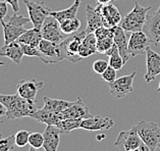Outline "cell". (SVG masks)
<instances>
[{
  "label": "cell",
  "instance_id": "36",
  "mask_svg": "<svg viewBox=\"0 0 160 151\" xmlns=\"http://www.w3.org/2000/svg\"><path fill=\"white\" fill-rule=\"evenodd\" d=\"M7 11H8V8H7L6 1L0 0V21L4 20V18L7 15Z\"/></svg>",
  "mask_w": 160,
  "mask_h": 151
},
{
  "label": "cell",
  "instance_id": "42",
  "mask_svg": "<svg viewBox=\"0 0 160 151\" xmlns=\"http://www.w3.org/2000/svg\"><path fill=\"white\" fill-rule=\"evenodd\" d=\"M0 65H4V63H3V61H0Z\"/></svg>",
  "mask_w": 160,
  "mask_h": 151
},
{
  "label": "cell",
  "instance_id": "31",
  "mask_svg": "<svg viewBox=\"0 0 160 151\" xmlns=\"http://www.w3.org/2000/svg\"><path fill=\"white\" fill-rule=\"evenodd\" d=\"M30 134L28 131L22 130L18 131L17 134L14 135V140H15V145L18 147H25L29 143V138Z\"/></svg>",
  "mask_w": 160,
  "mask_h": 151
},
{
  "label": "cell",
  "instance_id": "13",
  "mask_svg": "<svg viewBox=\"0 0 160 151\" xmlns=\"http://www.w3.org/2000/svg\"><path fill=\"white\" fill-rule=\"evenodd\" d=\"M44 86L42 81L37 80H22L18 85V94L26 99L35 101L38 91Z\"/></svg>",
  "mask_w": 160,
  "mask_h": 151
},
{
  "label": "cell",
  "instance_id": "46",
  "mask_svg": "<svg viewBox=\"0 0 160 151\" xmlns=\"http://www.w3.org/2000/svg\"><path fill=\"white\" fill-rule=\"evenodd\" d=\"M158 148H159V149H160V144H159V146H158Z\"/></svg>",
  "mask_w": 160,
  "mask_h": 151
},
{
  "label": "cell",
  "instance_id": "8",
  "mask_svg": "<svg viewBox=\"0 0 160 151\" xmlns=\"http://www.w3.org/2000/svg\"><path fill=\"white\" fill-rule=\"evenodd\" d=\"M137 75V72H132L130 75L120 77V78L116 79L114 82L107 83L109 90H110V94L113 97L120 99L123 98L128 94V93L132 92L134 87H132V83H134V79Z\"/></svg>",
  "mask_w": 160,
  "mask_h": 151
},
{
  "label": "cell",
  "instance_id": "27",
  "mask_svg": "<svg viewBox=\"0 0 160 151\" xmlns=\"http://www.w3.org/2000/svg\"><path fill=\"white\" fill-rule=\"evenodd\" d=\"M82 118H65L56 126L61 131V134H69V132L76 129H81Z\"/></svg>",
  "mask_w": 160,
  "mask_h": 151
},
{
  "label": "cell",
  "instance_id": "12",
  "mask_svg": "<svg viewBox=\"0 0 160 151\" xmlns=\"http://www.w3.org/2000/svg\"><path fill=\"white\" fill-rule=\"evenodd\" d=\"M113 125H114V122L110 118L102 117V115H92L82 121L81 129L89 132L106 131L112 128Z\"/></svg>",
  "mask_w": 160,
  "mask_h": 151
},
{
  "label": "cell",
  "instance_id": "1",
  "mask_svg": "<svg viewBox=\"0 0 160 151\" xmlns=\"http://www.w3.org/2000/svg\"><path fill=\"white\" fill-rule=\"evenodd\" d=\"M0 101L6 107V118L8 119L33 118L38 110L35 101L22 97L18 93L12 95L0 94Z\"/></svg>",
  "mask_w": 160,
  "mask_h": 151
},
{
  "label": "cell",
  "instance_id": "45",
  "mask_svg": "<svg viewBox=\"0 0 160 151\" xmlns=\"http://www.w3.org/2000/svg\"><path fill=\"white\" fill-rule=\"evenodd\" d=\"M0 139H2V135H1V132H0Z\"/></svg>",
  "mask_w": 160,
  "mask_h": 151
},
{
  "label": "cell",
  "instance_id": "6",
  "mask_svg": "<svg viewBox=\"0 0 160 151\" xmlns=\"http://www.w3.org/2000/svg\"><path fill=\"white\" fill-rule=\"evenodd\" d=\"M29 13V18L34 28L42 29V26L44 24L46 18L50 15L51 9L41 1H32V0H24Z\"/></svg>",
  "mask_w": 160,
  "mask_h": 151
},
{
  "label": "cell",
  "instance_id": "9",
  "mask_svg": "<svg viewBox=\"0 0 160 151\" xmlns=\"http://www.w3.org/2000/svg\"><path fill=\"white\" fill-rule=\"evenodd\" d=\"M143 143L140 138L138 132L134 127L128 131H122L118 134L114 142V146L118 147L120 151H130L132 149H138Z\"/></svg>",
  "mask_w": 160,
  "mask_h": 151
},
{
  "label": "cell",
  "instance_id": "43",
  "mask_svg": "<svg viewBox=\"0 0 160 151\" xmlns=\"http://www.w3.org/2000/svg\"><path fill=\"white\" fill-rule=\"evenodd\" d=\"M130 151H140V150H139V148H138V149H132V150H130Z\"/></svg>",
  "mask_w": 160,
  "mask_h": 151
},
{
  "label": "cell",
  "instance_id": "2",
  "mask_svg": "<svg viewBox=\"0 0 160 151\" xmlns=\"http://www.w3.org/2000/svg\"><path fill=\"white\" fill-rule=\"evenodd\" d=\"M86 30L82 32H76L73 34L68 35L65 39L58 44L60 53V59H68L72 63H76L78 61L82 60L83 58L79 55V49L80 46L83 42L84 38L87 36Z\"/></svg>",
  "mask_w": 160,
  "mask_h": 151
},
{
  "label": "cell",
  "instance_id": "16",
  "mask_svg": "<svg viewBox=\"0 0 160 151\" xmlns=\"http://www.w3.org/2000/svg\"><path fill=\"white\" fill-rule=\"evenodd\" d=\"M101 13L103 18V26L106 28H114L118 26L122 22V18L119 10L114 4H101Z\"/></svg>",
  "mask_w": 160,
  "mask_h": 151
},
{
  "label": "cell",
  "instance_id": "4",
  "mask_svg": "<svg viewBox=\"0 0 160 151\" xmlns=\"http://www.w3.org/2000/svg\"><path fill=\"white\" fill-rule=\"evenodd\" d=\"M29 22H31L30 18H25L24 15L18 14V13H14L12 15H10L7 23H5L4 20L0 21V24L3 28L4 44L18 41V38L27 31L24 26Z\"/></svg>",
  "mask_w": 160,
  "mask_h": 151
},
{
  "label": "cell",
  "instance_id": "22",
  "mask_svg": "<svg viewBox=\"0 0 160 151\" xmlns=\"http://www.w3.org/2000/svg\"><path fill=\"white\" fill-rule=\"evenodd\" d=\"M35 121H37L39 123H46V125H50V126H57L62 119V117L59 113H56V112L53 111H49L47 109H44V108H41V109H38L35 114L33 115V118Z\"/></svg>",
  "mask_w": 160,
  "mask_h": 151
},
{
  "label": "cell",
  "instance_id": "29",
  "mask_svg": "<svg viewBox=\"0 0 160 151\" xmlns=\"http://www.w3.org/2000/svg\"><path fill=\"white\" fill-rule=\"evenodd\" d=\"M114 44V37H106L102 39H97V51L101 54H106V52Z\"/></svg>",
  "mask_w": 160,
  "mask_h": 151
},
{
  "label": "cell",
  "instance_id": "10",
  "mask_svg": "<svg viewBox=\"0 0 160 151\" xmlns=\"http://www.w3.org/2000/svg\"><path fill=\"white\" fill-rule=\"evenodd\" d=\"M151 44L149 36L143 31L132 32L128 40V54L131 57L143 55L147 51V48Z\"/></svg>",
  "mask_w": 160,
  "mask_h": 151
},
{
  "label": "cell",
  "instance_id": "3",
  "mask_svg": "<svg viewBox=\"0 0 160 151\" xmlns=\"http://www.w3.org/2000/svg\"><path fill=\"white\" fill-rule=\"evenodd\" d=\"M152 9L151 6L143 7L139 3H135V6L130 13L124 15L118 26L126 31V32H139L142 31L144 26L146 25L148 13Z\"/></svg>",
  "mask_w": 160,
  "mask_h": 151
},
{
  "label": "cell",
  "instance_id": "23",
  "mask_svg": "<svg viewBox=\"0 0 160 151\" xmlns=\"http://www.w3.org/2000/svg\"><path fill=\"white\" fill-rule=\"evenodd\" d=\"M97 51V39L94 33L87 34V36L84 38L83 42L80 46L79 49V55L82 58H86L95 54Z\"/></svg>",
  "mask_w": 160,
  "mask_h": 151
},
{
  "label": "cell",
  "instance_id": "34",
  "mask_svg": "<svg viewBox=\"0 0 160 151\" xmlns=\"http://www.w3.org/2000/svg\"><path fill=\"white\" fill-rule=\"evenodd\" d=\"M116 69L113 68L112 67H109L105 69V72L101 75V77H102V79L104 81H106L107 83H112L114 82V81L116 80Z\"/></svg>",
  "mask_w": 160,
  "mask_h": 151
},
{
  "label": "cell",
  "instance_id": "15",
  "mask_svg": "<svg viewBox=\"0 0 160 151\" xmlns=\"http://www.w3.org/2000/svg\"><path fill=\"white\" fill-rule=\"evenodd\" d=\"M61 117L63 119L65 118H88L92 117V114L90 113L88 107L85 105L83 100L81 97H78L76 101H73L68 108H66L65 110L60 112Z\"/></svg>",
  "mask_w": 160,
  "mask_h": 151
},
{
  "label": "cell",
  "instance_id": "37",
  "mask_svg": "<svg viewBox=\"0 0 160 151\" xmlns=\"http://www.w3.org/2000/svg\"><path fill=\"white\" fill-rule=\"evenodd\" d=\"M7 4H9L11 7H12V9L14 13H18L19 10V4H18V0H5Z\"/></svg>",
  "mask_w": 160,
  "mask_h": 151
},
{
  "label": "cell",
  "instance_id": "20",
  "mask_svg": "<svg viewBox=\"0 0 160 151\" xmlns=\"http://www.w3.org/2000/svg\"><path fill=\"white\" fill-rule=\"evenodd\" d=\"M0 56L7 57L17 65H21L22 58L24 56L21 43H18V41H13L8 44H4L0 49Z\"/></svg>",
  "mask_w": 160,
  "mask_h": 151
},
{
  "label": "cell",
  "instance_id": "39",
  "mask_svg": "<svg viewBox=\"0 0 160 151\" xmlns=\"http://www.w3.org/2000/svg\"><path fill=\"white\" fill-rule=\"evenodd\" d=\"M97 1L99 2V4H103V5H105V4H109L112 0H97Z\"/></svg>",
  "mask_w": 160,
  "mask_h": 151
},
{
  "label": "cell",
  "instance_id": "11",
  "mask_svg": "<svg viewBox=\"0 0 160 151\" xmlns=\"http://www.w3.org/2000/svg\"><path fill=\"white\" fill-rule=\"evenodd\" d=\"M38 48L41 52L40 59L44 63L51 64V63H56L58 61H61L58 44L49 40L42 39L40 44L38 46Z\"/></svg>",
  "mask_w": 160,
  "mask_h": 151
},
{
  "label": "cell",
  "instance_id": "35",
  "mask_svg": "<svg viewBox=\"0 0 160 151\" xmlns=\"http://www.w3.org/2000/svg\"><path fill=\"white\" fill-rule=\"evenodd\" d=\"M108 67H109V63L103 59H98L93 63V69H94L95 73H99V75H102Z\"/></svg>",
  "mask_w": 160,
  "mask_h": 151
},
{
  "label": "cell",
  "instance_id": "38",
  "mask_svg": "<svg viewBox=\"0 0 160 151\" xmlns=\"http://www.w3.org/2000/svg\"><path fill=\"white\" fill-rule=\"evenodd\" d=\"M4 115H6V107L4 106V104L0 101V118L4 117Z\"/></svg>",
  "mask_w": 160,
  "mask_h": 151
},
{
  "label": "cell",
  "instance_id": "26",
  "mask_svg": "<svg viewBox=\"0 0 160 151\" xmlns=\"http://www.w3.org/2000/svg\"><path fill=\"white\" fill-rule=\"evenodd\" d=\"M81 5V0H75V2L72 3V6H69L68 8L59 10V11H50V15H52L53 18H55L56 20L61 23L65 20H69V18H77L78 10L80 8Z\"/></svg>",
  "mask_w": 160,
  "mask_h": 151
},
{
  "label": "cell",
  "instance_id": "14",
  "mask_svg": "<svg viewBox=\"0 0 160 151\" xmlns=\"http://www.w3.org/2000/svg\"><path fill=\"white\" fill-rule=\"evenodd\" d=\"M146 63L147 72L145 75V81L147 83H150L154 81L158 75H160V54L152 50L150 46L146 51Z\"/></svg>",
  "mask_w": 160,
  "mask_h": 151
},
{
  "label": "cell",
  "instance_id": "33",
  "mask_svg": "<svg viewBox=\"0 0 160 151\" xmlns=\"http://www.w3.org/2000/svg\"><path fill=\"white\" fill-rule=\"evenodd\" d=\"M21 45H22V51H24V55L36 56V57H39V58H41V52L36 46H32L28 44H21Z\"/></svg>",
  "mask_w": 160,
  "mask_h": 151
},
{
  "label": "cell",
  "instance_id": "30",
  "mask_svg": "<svg viewBox=\"0 0 160 151\" xmlns=\"http://www.w3.org/2000/svg\"><path fill=\"white\" fill-rule=\"evenodd\" d=\"M29 144L31 145V147H34L36 149L41 148V147H43V144H44V135L38 133V132L31 133L29 138Z\"/></svg>",
  "mask_w": 160,
  "mask_h": 151
},
{
  "label": "cell",
  "instance_id": "32",
  "mask_svg": "<svg viewBox=\"0 0 160 151\" xmlns=\"http://www.w3.org/2000/svg\"><path fill=\"white\" fill-rule=\"evenodd\" d=\"M15 144L14 135L6 137L4 139H0V151H10L13 149Z\"/></svg>",
  "mask_w": 160,
  "mask_h": 151
},
{
  "label": "cell",
  "instance_id": "5",
  "mask_svg": "<svg viewBox=\"0 0 160 151\" xmlns=\"http://www.w3.org/2000/svg\"><path fill=\"white\" fill-rule=\"evenodd\" d=\"M142 141L151 151H156L160 144V128L153 122L141 121L134 126Z\"/></svg>",
  "mask_w": 160,
  "mask_h": 151
},
{
  "label": "cell",
  "instance_id": "24",
  "mask_svg": "<svg viewBox=\"0 0 160 151\" xmlns=\"http://www.w3.org/2000/svg\"><path fill=\"white\" fill-rule=\"evenodd\" d=\"M42 39H43V36H42L41 29L33 28V29L27 30L18 39V42L21 44H28V45H32V46L38 47Z\"/></svg>",
  "mask_w": 160,
  "mask_h": 151
},
{
  "label": "cell",
  "instance_id": "40",
  "mask_svg": "<svg viewBox=\"0 0 160 151\" xmlns=\"http://www.w3.org/2000/svg\"><path fill=\"white\" fill-rule=\"evenodd\" d=\"M105 137H106L105 136V134H102V135H99V136L97 137V139H98V141H101V139H104Z\"/></svg>",
  "mask_w": 160,
  "mask_h": 151
},
{
  "label": "cell",
  "instance_id": "19",
  "mask_svg": "<svg viewBox=\"0 0 160 151\" xmlns=\"http://www.w3.org/2000/svg\"><path fill=\"white\" fill-rule=\"evenodd\" d=\"M43 135H44L43 148L45 149V151H57L60 142L61 131L56 126L48 125Z\"/></svg>",
  "mask_w": 160,
  "mask_h": 151
},
{
  "label": "cell",
  "instance_id": "7",
  "mask_svg": "<svg viewBox=\"0 0 160 151\" xmlns=\"http://www.w3.org/2000/svg\"><path fill=\"white\" fill-rule=\"evenodd\" d=\"M42 36L43 39L49 40L56 44H59L68 35L64 34L60 28V24L52 15H48L46 18L44 24L42 26Z\"/></svg>",
  "mask_w": 160,
  "mask_h": 151
},
{
  "label": "cell",
  "instance_id": "28",
  "mask_svg": "<svg viewBox=\"0 0 160 151\" xmlns=\"http://www.w3.org/2000/svg\"><path fill=\"white\" fill-rule=\"evenodd\" d=\"M59 24H60V28L62 30V32L66 35H71V34L78 32L82 26V23L78 18L65 20L63 22L59 23Z\"/></svg>",
  "mask_w": 160,
  "mask_h": 151
},
{
  "label": "cell",
  "instance_id": "25",
  "mask_svg": "<svg viewBox=\"0 0 160 151\" xmlns=\"http://www.w3.org/2000/svg\"><path fill=\"white\" fill-rule=\"evenodd\" d=\"M43 100H44V107L43 108L49 111L56 112V113L62 112L73 103V101H66V100H62V99H54L48 97V96H44Z\"/></svg>",
  "mask_w": 160,
  "mask_h": 151
},
{
  "label": "cell",
  "instance_id": "21",
  "mask_svg": "<svg viewBox=\"0 0 160 151\" xmlns=\"http://www.w3.org/2000/svg\"><path fill=\"white\" fill-rule=\"evenodd\" d=\"M114 43L116 44L118 48L119 54L122 55L124 63H127L128 59L131 58L130 54H128V41L124 31L120 26L115 27L114 30Z\"/></svg>",
  "mask_w": 160,
  "mask_h": 151
},
{
  "label": "cell",
  "instance_id": "41",
  "mask_svg": "<svg viewBox=\"0 0 160 151\" xmlns=\"http://www.w3.org/2000/svg\"><path fill=\"white\" fill-rule=\"evenodd\" d=\"M29 151H40L39 149H36V148H34V147H32V148H30Z\"/></svg>",
  "mask_w": 160,
  "mask_h": 151
},
{
  "label": "cell",
  "instance_id": "44",
  "mask_svg": "<svg viewBox=\"0 0 160 151\" xmlns=\"http://www.w3.org/2000/svg\"><path fill=\"white\" fill-rule=\"evenodd\" d=\"M157 91L160 92V83H159V86H158V89H157Z\"/></svg>",
  "mask_w": 160,
  "mask_h": 151
},
{
  "label": "cell",
  "instance_id": "17",
  "mask_svg": "<svg viewBox=\"0 0 160 151\" xmlns=\"http://www.w3.org/2000/svg\"><path fill=\"white\" fill-rule=\"evenodd\" d=\"M86 13H87V28H86V32L88 34L94 33L100 27H104L102 13H101V4L96 7L87 4Z\"/></svg>",
  "mask_w": 160,
  "mask_h": 151
},
{
  "label": "cell",
  "instance_id": "18",
  "mask_svg": "<svg viewBox=\"0 0 160 151\" xmlns=\"http://www.w3.org/2000/svg\"><path fill=\"white\" fill-rule=\"evenodd\" d=\"M146 22V34L149 36L151 43L157 46L160 43V6L153 14L148 17Z\"/></svg>",
  "mask_w": 160,
  "mask_h": 151
}]
</instances>
